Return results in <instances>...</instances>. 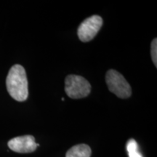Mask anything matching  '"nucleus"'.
I'll return each instance as SVG.
<instances>
[{
    "label": "nucleus",
    "instance_id": "obj_1",
    "mask_svg": "<svg viewBox=\"0 0 157 157\" xmlns=\"http://www.w3.org/2000/svg\"><path fill=\"white\" fill-rule=\"evenodd\" d=\"M7 92L13 99L19 102L28 98V80L24 68L16 64L12 66L6 79Z\"/></svg>",
    "mask_w": 157,
    "mask_h": 157
},
{
    "label": "nucleus",
    "instance_id": "obj_2",
    "mask_svg": "<svg viewBox=\"0 0 157 157\" xmlns=\"http://www.w3.org/2000/svg\"><path fill=\"white\" fill-rule=\"evenodd\" d=\"M91 85L86 78L78 75H68L65 80V92L73 99H80L89 95Z\"/></svg>",
    "mask_w": 157,
    "mask_h": 157
},
{
    "label": "nucleus",
    "instance_id": "obj_3",
    "mask_svg": "<svg viewBox=\"0 0 157 157\" xmlns=\"http://www.w3.org/2000/svg\"><path fill=\"white\" fill-rule=\"evenodd\" d=\"M105 82L110 91L118 98L125 99L131 96L132 89L130 85L122 74L116 70L108 71L105 75Z\"/></svg>",
    "mask_w": 157,
    "mask_h": 157
},
{
    "label": "nucleus",
    "instance_id": "obj_4",
    "mask_svg": "<svg viewBox=\"0 0 157 157\" xmlns=\"http://www.w3.org/2000/svg\"><path fill=\"white\" fill-rule=\"evenodd\" d=\"M103 25V19L99 15L93 16L85 19L78 28L77 34L80 40L87 42L93 40Z\"/></svg>",
    "mask_w": 157,
    "mask_h": 157
},
{
    "label": "nucleus",
    "instance_id": "obj_5",
    "mask_svg": "<svg viewBox=\"0 0 157 157\" xmlns=\"http://www.w3.org/2000/svg\"><path fill=\"white\" fill-rule=\"evenodd\" d=\"M8 147L13 151L20 154H27L34 152L39 144L35 142V138L32 135L16 137L9 141Z\"/></svg>",
    "mask_w": 157,
    "mask_h": 157
},
{
    "label": "nucleus",
    "instance_id": "obj_6",
    "mask_svg": "<svg viewBox=\"0 0 157 157\" xmlns=\"http://www.w3.org/2000/svg\"><path fill=\"white\" fill-rule=\"evenodd\" d=\"M92 151L86 144H78L71 148L66 154V157H90Z\"/></svg>",
    "mask_w": 157,
    "mask_h": 157
},
{
    "label": "nucleus",
    "instance_id": "obj_7",
    "mask_svg": "<svg viewBox=\"0 0 157 157\" xmlns=\"http://www.w3.org/2000/svg\"><path fill=\"white\" fill-rule=\"evenodd\" d=\"M127 151L129 157H143L138 151V146L134 139H130L127 143Z\"/></svg>",
    "mask_w": 157,
    "mask_h": 157
},
{
    "label": "nucleus",
    "instance_id": "obj_8",
    "mask_svg": "<svg viewBox=\"0 0 157 157\" xmlns=\"http://www.w3.org/2000/svg\"><path fill=\"white\" fill-rule=\"evenodd\" d=\"M151 58L153 63L155 66H157V39H154L152 41L151 45Z\"/></svg>",
    "mask_w": 157,
    "mask_h": 157
}]
</instances>
